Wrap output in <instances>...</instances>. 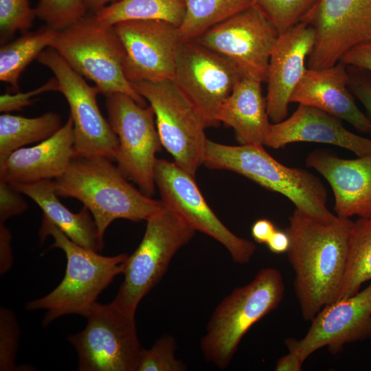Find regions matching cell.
<instances>
[{"label":"cell","mask_w":371,"mask_h":371,"mask_svg":"<svg viewBox=\"0 0 371 371\" xmlns=\"http://www.w3.org/2000/svg\"><path fill=\"white\" fill-rule=\"evenodd\" d=\"M49 91H58L59 85L55 77L51 78L43 85L27 92L6 93L0 96V111L9 113L19 111L35 101L34 97Z\"/></svg>","instance_id":"35"},{"label":"cell","mask_w":371,"mask_h":371,"mask_svg":"<svg viewBox=\"0 0 371 371\" xmlns=\"http://www.w3.org/2000/svg\"><path fill=\"white\" fill-rule=\"evenodd\" d=\"M264 145L230 146L207 139L203 164L236 172L286 197L295 209L316 219L335 218L327 208V192L320 179L306 170L283 165Z\"/></svg>","instance_id":"4"},{"label":"cell","mask_w":371,"mask_h":371,"mask_svg":"<svg viewBox=\"0 0 371 371\" xmlns=\"http://www.w3.org/2000/svg\"><path fill=\"white\" fill-rule=\"evenodd\" d=\"M341 62L326 68H306L290 97V103L303 104L324 111L363 133L371 126L349 91V75Z\"/></svg>","instance_id":"21"},{"label":"cell","mask_w":371,"mask_h":371,"mask_svg":"<svg viewBox=\"0 0 371 371\" xmlns=\"http://www.w3.org/2000/svg\"><path fill=\"white\" fill-rule=\"evenodd\" d=\"M49 235L54 240L49 248L60 249L66 256L65 276L54 290L25 306L30 311H46L43 319L45 326L66 315L83 316L115 277L123 273L128 257L125 254L105 256L83 247L43 216L39 230L41 241Z\"/></svg>","instance_id":"3"},{"label":"cell","mask_w":371,"mask_h":371,"mask_svg":"<svg viewBox=\"0 0 371 371\" xmlns=\"http://www.w3.org/2000/svg\"><path fill=\"white\" fill-rule=\"evenodd\" d=\"M186 12L179 27L181 40H194L216 25L254 5L253 0H183Z\"/></svg>","instance_id":"29"},{"label":"cell","mask_w":371,"mask_h":371,"mask_svg":"<svg viewBox=\"0 0 371 371\" xmlns=\"http://www.w3.org/2000/svg\"><path fill=\"white\" fill-rule=\"evenodd\" d=\"M113 28L124 47L123 70L128 81L173 78L181 41L178 27L161 20H129Z\"/></svg>","instance_id":"16"},{"label":"cell","mask_w":371,"mask_h":371,"mask_svg":"<svg viewBox=\"0 0 371 371\" xmlns=\"http://www.w3.org/2000/svg\"><path fill=\"white\" fill-rule=\"evenodd\" d=\"M352 222L350 218L337 216L324 221L297 209L289 217L285 229L290 238L286 254L305 320L311 321L324 306L338 300Z\"/></svg>","instance_id":"1"},{"label":"cell","mask_w":371,"mask_h":371,"mask_svg":"<svg viewBox=\"0 0 371 371\" xmlns=\"http://www.w3.org/2000/svg\"><path fill=\"white\" fill-rule=\"evenodd\" d=\"M35 17L30 0H0L1 43H5L17 32L29 30Z\"/></svg>","instance_id":"33"},{"label":"cell","mask_w":371,"mask_h":371,"mask_svg":"<svg viewBox=\"0 0 371 371\" xmlns=\"http://www.w3.org/2000/svg\"><path fill=\"white\" fill-rule=\"evenodd\" d=\"M37 59L54 74L59 92L68 103L74 126V156L101 155L115 161L119 141L100 111L98 88L89 85L52 47L43 51Z\"/></svg>","instance_id":"11"},{"label":"cell","mask_w":371,"mask_h":371,"mask_svg":"<svg viewBox=\"0 0 371 371\" xmlns=\"http://www.w3.org/2000/svg\"><path fill=\"white\" fill-rule=\"evenodd\" d=\"M308 23L315 40L306 68L332 67L352 47L371 41V0H317Z\"/></svg>","instance_id":"15"},{"label":"cell","mask_w":371,"mask_h":371,"mask_svg":"<svg viewBox=\"0 0 371 371\" xmlns=\"http://www.w3.org/2000/svg\"><path fill=\"white\" fill-rule=\"evenodd\" d=\"M304 361L295 353L289 352L276 362V371H300Z\"/></svg>","instance_id":"42"},{"label":"cell","mask_w":371,"mask_h":371,"mask_svg":"<svg viewBox=\"0 0 371 371\" xmlns=\"http://www.w3.org/2000/svg\"><path fill=\"white\" fill-rule=\"evenodd\" d=\"M340 62L371 74V41L352 47L344 54Z\"/></svg>","instance_id":"38"},{"label":"cell","mask_w":371,"mask_h":371,"mask_svg":"<svg viewBox=\"0 0 371 371\" xmlns=\"http://www.w3.org/2000/svg\"><path fill=\"white\" fill-rule=\"evenodd\" d=\"M153 110L162 146L175 163L195 177L203 164L207 124L172 79L131 82Z\"/></svg>","instance_id":"8"},{"label":"cell","mask_w":371,"mask_h":371,"mask_svg":"<svg viewBox=\"0 0 371 371\" xmlns=\"http://www.w3.org/2000/svg\"><path fill=\"white\" fill-rule=\"evenodd\" d=\"M177 343L169 335L160 337L150 349L142 348L136 371H183L186 366L175 356Z\"/></svg>","instance_id":"32"},{"label":"cell","mask_w":371,"mask_h":371,"mask_svg":"<svg viewBox=\"0 0 371 371\" xmlns=\"http://www.w3.org/2000/svg\"><path fill=\"white\" fill-rule=\"evenodd\" d=\"M369 280H371V217L359 218L352 222L350 229L346 269L338 300L354 295Z\"/></svg>","instance_id":"28"},{"label":"cell","mask_w":371,"mask_h":371,"mask_svg":"<svg viewBox=\"0 0 371 371\" xmlns=\"http://www.w3.org/2000/svg\"><path fill=\"white\" fill-rule=\"evenodd\" d=\"M34 9L36 17L58 31L77 23L88 11L83 0H38Z\"/></svg>","instance_id":"31"},{"label":"cell","mask_w":371,"mask_h":371,"mask_svg":"<svg viewBox=\"0 0 371 371\" xmlns=\"http://www.w3.org/2000/svg\"><path fill=\"white\" fill-rule=\"evenodd\" d=\"M371 339V283L352 296L324 306L311 320L300 339L288 338L289 352L304 361L317 350L327 347L332 353L340 352L345 344Z\"/></svg>","instance_id":"17"},{"label":"cell","mask_w":371,"mask_h":371,"mask_svg":"<svg viewBox=\"0 0 371 371\" xmlns=\"http://www.w3.org/2000/svg\"><path fill=\"white\" fill-rule=\"evenodd\" d=\"M269 249L274 254L287 252L290 245V238L286 231L276 230L267 243Z\"/></svg>","instance_id":"41"},{"label":"cell","mask_w":371,"mask_h":371,"mask_svg":"<svg viewBox=\"0 0 371 371\" xmlns=\"http://www.w3.org/2000/svg\"><path fill=\"white\" fill-rule=\"evenodd\" d=\"M21 193L30 198L47 218L75 243L95 251L104 247L94 219L84 207L74 213L65 207L56 194L54 180L44 179L29 183H12Z\"/></svg>","instance_id":"24"},{"label":"cell","mask_w":371,"mask_h":371,"mask_svg":"<svg viewBox=\"0 0 371 371\" xmlns=\"http://www.w3.org/2000/svg\"><path fill=\"white\" fill-rule=\"evenodd\" d=\"M279 34L254 5L194 39L234 62L245 76L267 82L271 49Z\"/></svg>","instance_id":"14"},{"label":"cell","mask_w":371,"mask_h":371,"mask_svg":"<svg viewBox=\"0 0 371 371\" xmlns=\"http://www.w3.org/2000/svg\"><path fill=\"white\" fill-rule=\"evenodd\" d=\"M112 161L74 156L65 172L54 179L58 196L76 199L89 210L102 238L115 220L146 221L164 205L131 184Z\"/></svg>","instance_id":"2"},{"label":"cell","mask_w":371,"mask_h":371,"mask_svg":"<svg viewBox=\"0 0 371 371\" xmlns=\"http://www.w3.org/2000/svg\"><path fill=\"white\" fill-rule=\"evenodd\" d=\"M262 82L245 76L221 106L218 122L232 128L243 145H264L269 126Z\"/></svg>","instance_id":"23"},{"label":"cell","mask_w":371,"mask_h":371,"mask_svg":"<svg viewBox=\"0 0 371 371\" xmlns=\"http://www.w3.org/2000/svg\"><path fill=\"white\" fill-rule=\"evenodd\" d=\"M295 142L331 144L347 149L357 157L371 153V138L350 131L341 119L303 104H299L290 117L271 124L264 145L278 149Z\"/></svg>","instance_id":"20"},{"label":"cell","mask_w":371,"mask_h":371,"mask_svg":"<svg viewBox=\"0 0 371 371\" xmlns=\"http://www.w3.org/2000/svg\"><path fill=\"white\" fill-rule=\"evenodd\" d=\"M276 230L274 224L269 220L261 218L257 220L251 227V236L258 243H265Z\"/></svg>","instance_id":"40"},{"label":"cell","mask_w":371,"mask_h":371,"mask_svg":"<svg viewBox=\"0 0 371 371\" xmlns=\"http://www.w3.org/2000/svg\"><path fill=\"white\" fill-rule=\"evenodd\" d=\"M185 12L183 0H120L93 14L111 26L129 20H161L179 27Z\"/></svg>","instance_id":"27"},{"label":"cell","mask_w":371,"mask_h":371,"mask_svg":"<svg viewBox=\"0 0 371 371\" xmlns=\"http://www.w3.org/2000/svg\"><path fill=\"white\" fill-rule=\"evenodd\" d=\"M155 182L163 203L192 228L222 244L235 262L244 265L250 261L256 249V245L234 234L220 221L205 201L195 177L175 162L157 159Z\"/></svg>","instance_id":"13"},{"label":"cell","mask_w":371,"mask_h":371,"mask_svg":"<svg viewBox=\"0 0 371 371\" xmlns=\"http://www.w3.org/2000/svg\"><path fill=\"white\" fill-rule=\"evenodd\" d=\"M245 75L223 55L194 40L178 45L172 80L203 117L207 126L218 124L217 115Z\"/></svg>","instance_id":"12"},{"label":"cell","mask_w":371,"mask_h":371,"mask_svg":"<svg viewBox=\"0 0 371 371\" xmlns=\"http://www.w3.org/2000/svg\"><path fill=\"white\" fill-rule=\"evenodd\" d=\"M20 337L19 326L14 313L0 308V370H27L25 366L16 365L15 359Z\"/></svg>","instance_id":"34"},{"label":"cell","mask_w":371,"mask_h":371,"mask_svg":"<svg viewBox=\"0 0 371 371\" xmlns=\"http://www.w3.org/2000/svg\"><path fill=\"white\" fill-rule=\"evenodd\" d=\"M106 109L119 141L117 167L144 194L151 196L156 186V154L162 146L153 110L121 93L106 97Z\"/></svg>","instance_id":"10"},{"label":"cell","mask_w":371,"mask_h":371,"mask_svg":"<svg viewBox=\"0 0 371 371\" xmlns=\"http://www.w3.org/2000/svg\"><path fill=\"white\" fill-rule=\"evenodd\" d=\"M74 126L69 116L52 136L31 147L12 152L0 163V179L29 183L63 175L74 155Z\"/></svg>","instance_id":"22"},{"label":"cell","mask_w":371,"mask_h":371,"mask_svg":"<svg viewBox=\"0 0 371 371\" xmlns=\"http://www.w3.org/2000/svg\"><path fill=\"white\" fill-rule=\"evenodd\" d=\"M315 40V28L305 22L278 35L271 49L267 80V111L273 124L286 118L290 97L306 69V60Z\"/></svg>","instance_id":"18"},{"label":"cell","mask_w":371,"mask_h":371,"mask_svg":"<svg viewBox=\"0 0 371 371\" xmlns=\"http://www.w3.org/2000/svg\"><path fill=\"white\" fill-rule=\"evenodd\" d=\"M306 165L329 183L336 216L371 217V153L349 159L317 149L308 155Z\"/></svg>","instance_id":"19"},{"label":"cell","mask_w":371,"mask_h":371,"mask_svg":"<svg viewBox=\"0 0 371 371\" xmlns=\"http://www.w3.org/2000/svg\"><path fill=\"white\" fill-rule=\"evenodd\" d=\"M12 234L5 223H0V273H6L12 267L13 257L11 248Z\"/></svg>","instance_id":"39"},{"label":"cell","mask_w":371,"mask_h":371,"mask_svg":"<svg viewBox=\"0 0 371 371\" xmlns=\"http://www.w3.org/2000/svg\"><path fill=\"white\" fill-rule=\"evenodd\" d=\"M256 7L279 34L308 23L317 0H253Z\"/></svg>","instance_id":"30"},{"label":"cell","mask_w":371,"mask_h":371,"mask_svg":"<svg viewBox=\"0 0 371 371\" xmlns=\"http://www.w3.org/2000/svg\"><path fill=\"white\" fill-rule=\"evenodd\" d=\"M194 232L164 204L146 221L141 243L128 256L123 282L112 303L124 313L135 316L141 300L161 280L173 256L191 240Z\"/></svg>","instance_id":"7"},{"label":"cell","mask_w":371,"mask_h":371,"mask_svg":"<svg viewBox=\"0 0 371 371\" xmlns=\"http://www.w3.org/2000/svg\"><path fill=\"white\" fill-rule=\"evenodd\" d=\"M120 0H83L88 10L95 13L103 8Z\"/></svg>","instance_id":"43"},{"label":"cell","mask_w":371,"mask_h":371,"mask_svg":"<svg viewBox=\"0 0 371 371\" xmlns=\"http://www.w3.org/2000/svg\"><path fill=\"white\" fill-rule=\"evenodd\" d=\"M50 47L74 71L92 81L105 97L124 93L146 106L124 75V50L113 26L101 23L93 13L58 31Z\"/></svg>","instance_id":"6"},{"label":"cell","mask_w":371,"mask_h":371,"mask_svg":"<svg viewBox=\"0 0 371 371\" xmlns=\"http://www.w3.org/2000/svg\"><path fill=\"white\" fill-rule=\"evenodd\" d=\"M284 293L281 273L269 267L260 269L252 281L226 296L213 312L201 340L206 361L226 368L243 336L279 306Z\"/></svg>","instance_id":"5"},{"label":"cell","mask_w":371,"mask_h":371,"mask_svg":"<svg viewBox=\"0 0 371 371\" xmlns=\"http://www.w3.org/2000/svg\"><path fill=\"white\" fill-rule=\"evenodd\" d=\"M62 126L60 117L54 112L35 117L3 113L0 115V163L14 150L48 139Z\"/></svg>","instance_id":"26"},{"label":"cell","mask_w":371,"mask_h":371,"mask_svg":"<svg viewBox=\"0 0 371 371\" xmlns=\"http://www.w3.org/2000/svg\"><path fill=\"white\" fill-rule=\"evenodd\" d=\"M58 30L43 25L35 31H25L16 39L0 48V80L15 93L19 91V80L25 69L45 49L50 47Z\"/></svg>","instance_id":"25"},{"label":"cell","mask_w":371,"mask_h":371,"mask_svg":"<svg viewBox=\"0 0 371 371\" xmlns=\"http://www.w3.org/2000/svg\"><path fill=\"white\" fill-rule=\"evenodd\" d=\"M348 87L363 104L371 126V74L368 72L350 67ZM370 134L371 135V129Z\"/></svg>","instance_id":"37"},{"label":"cell","mask_w":371,"mask_h":371,"mask_svg":"<svg viewBox=\"0 0 371 371\" xmlns=\"http://www.w3.org/2000/svg\"><path fill=\"white\" fill-rule=\"evenodd\" d=\"M85 328L68 337L78 357L79 371H136L142 348L135 316L112 302L93 304L83 315Z\"/></svg>","instance_id":"9"},{"label":"cell","mask_w":371,"mask_h":371,"mask_svg":"<svg viewBox=\"0 0 371 371\" xmlns=\"http://www.w3.org/2000/svg\"><path fill=\"white\" fill-rule=\"evenodd\" d=\"M12 183L0 179V223L19 215L27 209V204Z\"/></svg>","instance_id":"36"}]
</instances>
